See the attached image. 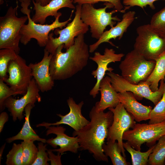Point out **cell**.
<instances>
[{
  "instance_id": "obj_39",
  "label": "cell",
  "mask_w": 165,
  "mask_h": 165,
  "mask_svg": "<svg viewBox=\"0 0 165 165\" xmlns=\"http://www.w3.org/2000/svg\"><path fill=\"white\" fill-rule=\"evenodd\" d=\"M6 145V144L5 143L3 145H2V147H1L0 148V164H1V160L2 159V155L3 154V153L4 149V148H5V146Z\"/></svg>"
},
{
  "instance_id": "obj_31",
  "label": "cell",
  "mask_w": 165,
  "mask_h": 165,
  "mask_svg": "<svg viewBox=\"0 0 165 165\" xmlns=\"http://www.w3.org/2000/svg\"><path fill=\"white\" fill-rule=\"evenodd\" d=\"M6 157V165H22L23 149L21 144L13 143Z\"/></svg>"
},
{
  "instance_id": "obj_15",
  "label": "cell",
  "mask_w": 165,
  "mask_h": 165,
  "mask_svg": "<svg viewBox=\"0 0 165 165\" xmlns=\"http://www.w3.org/2000/svg\"><path fill=\"white\" fill-rule=\"evenodd\" d=\"M67 103L70 109L69 112L64 116L57 114V115L61 118L59 121L53 123L43 122L37 124L36 127H46L64 124L69 125L74 130L77 131L89 123L90 121L82 114V108L84 104L83 101L77 104L72 97H69L67 100Z\"/></svg>"
},
{
  "instance_id": "obj_13",
  "label": "cell",
  "mask_w": 165,
  "mask_h": 165,
  "mask_svg": "<svg viewBox=\"0 0 165 165\" xmlns=\"http://www.w3.org/2000/svg\"><path fill=\"white\" fill-rule=\"evenodd\" d=\"M124 54L123 53H116L112 49L106 48L103 54L98 52H95L94 56L90 57L89 59L95 62L97 68L91 72L92 75L96 79L97 81L94 86L90 92V95L95 98L99 93L100 82L104 77L106 72H112L114 69L112 67H108V64L112 62L121 61Z\"/></svg>"
},
{
  "instance_id": "obj_25",
  "label": "cell",
  "mask_w": 165,
  "mask_h": 165,
  "mask_svg": "<svg viewBox=\"0 0 165 165\" xmlns=\"http://www.w3.org/2000/svg\"><path fill=\"white\" fill-rule=\"evenodd\" d=\"M123 147L130 154L133 165H146L148 163L149 157L152 152L155 145L147 151L141 152L133 148L127 142H123Z\"/></svg>"
},
{
  "instance_id": "obj_5",
  "label": "cell",
  "mask_w": 165,
  "mask_h": 165,
  "mask_svg": "<svg viewBox=\"0 0 165 165\" xmlns=\"http://www.w3.org/2000/svg\"><path fill=\"white\" fill-rule=\"evenodd\" d=\"M82 5L77 4L76 7L75 15L73 20L68 24L64 28L55 29L54 33L59 35L57 38H54L53 33L49 34V39L45 49L50 54L53 55L58 47L64 45V48L66 50L72 45L75 38L81 34H84L89 30V26L85 24L81 18Z\"/></svg>"
},
{
  "instance_id": "obj_9",
  "label": "cell",
  "mask_w": 165,
  "mask_h": 165,
  "mask_svg": "<svg viewBox=\"0 0 165 165\" xmlns=\"http://www.w3.org/2000/svg\"><path fill=\"white\" fill-rule=\"evenodd\" d=\"M164 135L165 121L156 124L136 123L132 130L124 133L123 139L135 149L140 151L143 143L151 147Z\"/></svg>"
},
{
  "instance_id": "obj_40",
  "label": "cell",
  "mask_w": 165,
  "mask_h": 165,
  "mask_svg": "<svg viewBox=\"0 0 165 165\" xmlns=\"http://www.w3.org/2000/svg\"><path fill=\"white\" fill-rule=\"evenodd\" d=\"M19 1L21 2V3H30L31 1L32 0H19ZM0 4H2L3 2V1L2 0H0Z\"/></svg>"
},
{
  "instance_id": "obj_3",
  "label": "cell",
  "mask_w": 165,
  "mask_h": 165,
  "mask_svg": "<svg viewBox=\"0 0 165 165\" xmlns=\"http://www.w3.org/2000/svg\"><path fill=\"white\" fill-rule=\"evenodd\" d=\"M105 6L96 9L93 5L85 4L82 5L81 18L82 21L90 27L91 37L98 39L104 31L106 27L109 26L112 27L116 21L121 19L117 16H113V14L118 11L114 9L110 12H107L108 8H113L112 4L107 2L104 4Z\"/></svg>"
},
{
  "instance_id": "obj_6",
  "label": "cell",
  "mask_w": 165,
  "mask_h": 165,
  "mask_svg": "<svg viewBox=\"0 0 165 165\" xmlns=\"http://www.w3.org/2000/svg\"><path fill=\"white\" fill-rule=\"evenodd\" d=\"M20 11L28 17V22L24 24L20 31L21 38L20 42L26 45L32 38L36 39L38 45L41 47H45L49 39L50 32L54 29L60 28L62 29L71 20V17L73 10H72L70 18L67 20L60 22L59 18L62 13L59 12L58 15L55 18L54 21L50 24H42L34 22L30 17L31 10L28 7H22Z\"/></svg>"
},
{
  "instance_id": "obj_29",
  "label": "cell",
  "mask_w": 165,
  "mask_h": 165,
  "mask_svg": "<svg viewBox=\"0 0 165 165\" xmlns=\"http://www.w3.org/2000/svg\"><path fill=\"white\" fill-rule=\"evenodd\" d=\"M165 83V79L164 80ZM148 124H156L165 121V88L160 101L151 111Z\"/></svg>"
},
{
  "instance_id": "obj_41",
  "label": "cell",
  "mask_w": 165,
  "mask_h": 165,
  "mask_svg": "<svg viewBox=\"0 0 165 165\" xmlns=\"http://www.w3.org/2000/svg\"><path fill=\"white\" fill-rule=\"evenodd\" d=\"M164 165H165V162H164Z\"/></svg>"
},
{
  "instance_id": "obj_10",
  "label": "cell",
  "mask_w": 165,
  "mask_h": 165,
  "mask_svg": "<svg viewBox=\"0 0 165 165\" xmlns=\"http://www.w3.org/2000/svg\"><path fill=\"white\" fill-rule=\"evenodd\" d=\"M107 74L110 78L112 85L117 92H131L135 97L145 98L152 101L155 105L160 101L164 92V80L160 81L158 90L153 92L150 88L149 84L146 81L134 84L112 72H108Z\"/></svg>"
},
{
  "instance_id": "obj_27",
  "label": "cell",
  "mask_w": 165,
  "mask_h": 165,
  "mask_svg": "<svg viewBox=\"0 0 165 165\" xmlns=\"http://www.w3.org/2000/svg\"><path fill=\"white\" fill-rule=\"evenodd\" d=\"M23 149L22 165H32L35 161L38 152L34 141H23L21 142Z\"/></svg>"
},
{
  "instance_id": "obj_12",
  "label": "cell",
  "mask_w": 165,
  "mask_h": 165,
  "mask_svg": "<svg viewBox=\"0 0 165 165\" xmlns=\"http://www.w3.org/2000/svg\"><path fill=\"white\" fill-rule=\"evenodd\" d=\"M108 109L113 113V120L108 131L107 141L113 142L117 141L121 153L125 157V149L123 145V136L124 133L130 128H133L136 124L133 116L119 103L115 108Z\"/></svg>"
},
{
  "instance_id": "obj_21",
  "label": "cell",
  "mask_w": 165,
  "mask_h": 165,
  "mask_svg": "<svg viewBox=\"0 0 165 165\" xmlns=\"http://www.w3.org/2000/svg\"><path fill=\"white\" fill-rule=\"evenodd\" d=\"M101 94L100 101L94 106L97 112H104L107 108L115 107L120 102L118 93L112 86L109 76L104 77L101 81L99 86Z\"/></svg>"
},
{
  "instance_id": "obj_19",
  "label": "cell",
  "mask_w": 165,
  "mask_h": 165,
  "mask_svg": "<svg viewBox=\"0 0 165 165\" xmlns=\"http://www.w3.org/2000/svg\"><path fill=\"white\" fill-rule=\"evenodd\" d=\"M33 9L35 13L31 18L35 23L43 24L46 18L49 16L55 18L58 15V10L63 8L67 7L74 9L73 0H51L47 5L42 6L33 0Z\"/></svg>"
},
{
  "instance_id": "obj_24",
  "label": "cell",
  "mask_w": 165,
  "mask_h": 165,
  "mask_svg": "<svg viewBox=\"0 0 165 165\" xmlns=\"http://www.w3.org/2000/svg\"><path fill=\"white\" fill-rule=\"evenodd\" d=\"M105 154L109 156L113 165H128L130 164L126 160L125 157L121 155V151L118 142L107 141L102 145Z\"/></svg>"
},
{
  "instance_id": "obj_2",
  "label": "cell",
  "mask_w": 165,
  "mask_h": 165,
  "mask_svg": "<svg viewBox=\"0 0 165 165\" xmlns=\"http://www.w3.org/2000/svg\"><path fill=\"white\" fill-rule=\"evenodd\" d=\"M89 116V123L80 130H74L72 136L78 138L80 150H88L97 161L108 162V157L103 152L102 145L112 123L113 113L109 110L106 112H97L94 106Z\"/></svg>"
},
{
  "instance_id": "obj_28",
  "label": "cell",
  "mask_w": 165,
  "mask_h": 165,
  "mask_svg": "<svg viewBox=\"0 0 165 165\" xmlns=\"http://www.w3.org/2000/svg\"><path fill=\"white\" fill-rule=\"evenodd\" d=\"M17 54L13 50L2 49L0 50V79L3 81L7 78L8 67L10 61L16 58Z\"/></svg>"
},
{
  "instance_id": "obj_1",
  "label": "cell",
  "mask_w": 165,
  "mask_h": 165,
  "mask_svg": "<svg viewBox=\"0 0 165 165\" xmlns=\"http://www.w3.org/2000/svg\"><path fill=\"white\" fill-rule=\"evenodd\" d=\"M64 47V44L59 46L51 59L50 73L54 80L72 77L86 66L90 57L83 34L77 36L74 44L65 52L62 51Z\"/></svg>"
},
{
  "instance_id": "obj_14",
  "label": "cell",
  "mask_w": 165,
  "mask_h": 165,
  "mask_svg": "<svg viewBox=\"0 0 165 165\" xmlns=\"http://www.w3.org/2000/svg\"><path fill=\"white\" fill-rule=\"evenodd\" d=\"M40 90L34 78L32 79L26 94L20 98L16 99L12 96L7 98L4 106L10 112L13 121L17 119L22 120L24 117L23 112L26 106L29 104L35 105L37 101L40 102L42 98L39 94Z\"/></svg>"
},
{
  "instance_id": "obj_18",
  "label": "cell",
  "mask_w": 165,
  "mask_h": 165,
  "mask_svg": "<svg viewBox=\"0 0 165 165\" xmlns=\"http://www.w3.org/2000/svg\"><path fill=\"white\" fill-rule=\"evenodd\" d=\"M135 13L134 11L125 13L123 15L122 20L118 22L115 26L104 31L96 42L89 46L90 53L94 52L100 45L104 42L108 43L112 46L118 48L110 40L112 39H115L117 38L119 40L122 38L124 33L134 20Z\"/></svg>"
},
{
  "instance_id": "obj_23",
  "label": "cell",
  "mask_w": 165,
  "mask_h": 165,
  "mask_svg": "<svg viewBox=\"0 0 165 165\" xmlns=\"http://www.w3.org/2000/svg\"><path fill=\"white\" fill-rule=\"evenodd\" d=\"M155 61L154 68L145 81L149 84L150 88L153 92L158 90L160 81L165 79V51Z\"/></svg>"
},
{
  "instance_id": "obj_4",
  "label": "cell",
  "mask_w": 165,
  "mask_h": 165,
  "mask_svg": "<svg viewBox=\"0 0 165 165\" xmlns=\"http://www.w3.org/2000/svg\"><path fill=\"white\" fill-rule=\"evenodd\" d=\"M18 7L10 6L5 15L0 17V49H12L18 54L20 50V31L28 18L27 15L17 16Z\"/></svg>"
},
{
  "instance_id": "obj_36",
  "label": "cell",
  "mask_w": 165,
  "mask_h": 165,
  "mask_svg": "<svg viewBox=\"0 0 165 165\" xmlns=\"http://www.w3.org/2000/svg\"><path fill=\"white\" fill-rule=\"evenodd\" d=\"M48 156L50 160L51 165H61V157L62 154L57 152V155L54 154L53 151L50 149L47 150Z\"/></svg>"
},
{
  "instance_id": "obj_34",
  "label": "cell",
  "mask_w": 165,
  "mask_h": 165,
  "mask_svg": "<svg viewBox=\"0 0 165 165\" xmlns=\"http://www.w3.org/2000/svg\"><path fill=\"white\" fill-rule=\"evenodd\" d=\"M157 0H123V4L125 6L124 10L125 11L130 7L136 6L143 9L147 5L152 9H154L155 7L154 2Z\"/></svg>"
},
{
  "instance_id": "obj_35",
  "label": "cell",
  "mask_w": 165,
  "mask_h": 165,
  "mask_svg": "<svg viewBox=\"0 0 165 165\" xmlns=\"http://www.w3.org/2000/svg\"><path fill=\"white\" fill-rule=\"evenodd\" d=\"M109 2L113 6L115 9L118 12L124 13L123 7L121 2V0H73V3L83 5L85 4H90L93 5L99 2Z\"/></svg>"
},
{
  "instance_id": "obj_11",
  "label": "cell",
  "mask_w": 165,
  "mask_h": 165,
  "mask_svg": "<svg viewBox=\"0 0 165 165\" xmlns=\"http://www.w3.org/2000/svg\"><path fill=\"white\" fill-rule=\"evenodd\" d=\"M9 75L3 81L17 95H24L32 79L31 70L26 61L17 54L9 62L7 69Z\"/></svg>"
},
{
  "instance_id": "obj_17",
  "label": "cell",
  "mask_w": 165,
  "mask_h": 165,
  "mask_svg": "<svg viewBox=\"0 0 165 165\" xmlns=\"http://www.w3.org/2000/svg\"><path fill=\"white\" fill-rule=\"evenodd\" d=\"M52 55L44 49L41 61L37 63H30L29 64L31 70L32 76L42 92L51 90L54 86V80L50 74L49 69Z\"/></svg>"
},
{
  "instance_id": "obj_20",
  "label": "cell",
  "mask_w": 165,
  "mask_h": 165,
  "mask_svg": "<svg viewBox=\"0 0 165 165\" xmlns=\"http://www.w3.org/2000/svg\"><path fill=\"white\" fill-rule=\"evenodd\" d=\"M118 96L120 102L133 116L136 121L140 122L149 119L150 113L152 109V107L139 102L134 94L130 91L118 93Z\"/></svg>"
},
{
  "instance_id": "obj_30",
  "label": "cell",
  "mask_w": 165,
  "mask_h": 165,
  "mask_svg": "<svg viewBox=\"0 0 165 165\" xmlns=\"http://www.w3.org/2000/svg\"><path fill=\"white\" fill-rule=\"evenodd\" d=\"M150 24L157 34L165 38V7L152 16Z\"/></svg>"
},
{
  "instance_id": "obj_33",
  "label": "cell",
  "mask_w": 165,
  "mask_h": 165,
  "mask_svg": "<svg viewBox=\"0 0 165 165\" xmlns=\"http://www.w3.org/2000/svg\"><path fill=\"white\" fill-rule=\"evenodd\" d=\"M4 82L0 79V111L2 112L5 108L4 102L9 97L17 95V93L7 86Z\"/></svg>"
},
{
  "instance_id": "obj_32",
  "label": "cell",
  "mask_w": 165,
  "mask_h": 165,
  "mask_svg": "<svg viewBox=\"0 0 165 165\" xmlns=\"http://www.w3.org/2000/svg\"><path fill=\"white\" fill-rule=\"evenodd\" d=\"M44 143L40 141L38 143V152L36 159L32 165H49L48 162L50 161L48 153L46 151V144L44 145Z\"/></svg>"
},
{
  "instance_id": "obj_22",
  "label": "cell",
  "mask_w": 165,
  "mask_h": 165,
  "mask_svg": "<svg viewBox=\"0 0 165 165\" xmlns=\"http://www.w3.org/2000/svg\"><path fill=\"white\" fill-rule=\"evenodd\" d=\"M35 105L29 104L24 108L25 120L20 131L16 135L6 139V142L10 143L17 140L35 141L46 142V140L40 138L31 128L29 122V117L32 109Z\"/></svg>"
},
{
  "instance_id": "obj_38",
  "label": "cell",
  "mask_w": 165,
  "mask_h": 165,
  "mask_svg": "<svg viewBox=\"0 0 165 165\" xmlns=\"http://www.w3.org/2000/svg\"><path fill=\"white\" fill-rule=\"evenodd\" d=\"M35 2L42 6L47 5L51 0H35Z\"/></svg>"
},
{
  "instance_id": "obj_8",
  "label": "cell",
  "mask_w": 165,
  "mask_h": 165,
  "mask_svg": "<svg viewBox=\"0 0 165 165\" xmlns=\"http://www.w3.org/2000/svg\"><path fill=\"white\" fill-rule=\"evenodd\" d=\"M136 31L134 50L146 59L155 61L165 51V38L157 34L150 24L138 27Z\"/></svg>"
},
{
  "instance_id": "obj_7",
  "label": "cell",
  "mask_w": 165,
  "mask_h": 165,
  "mask_svg": "<svg viewBox=\"0 0 165 165\" xmlns=\"http://www.w3.org/2000/svg\"><path fill=\"white\" fill-rule=\"evenodd\" d=\"M156 64V61L146 59L133 50L128 52L121 62L119 68L121 76L127 81L138 84L145 81Z\"/></svg>"
},
{
  "instance_id": "obj_26",
  "label": "cell",
  "mask_w": 165,
  "mask_h": 165,
  "mask_svg": "<svg viewBox=\"0 0 165 165\" xmlns=\"http://www.w3.org/2000/svg\"><path fill=\"white\" fill-rule=\"evenodd\" d=\"M155 145L152 152L148 158L150 165H163L165 161V135L161 137Z\"/></svg>"
},
{
  "instance_id": "obj_37",
  "label": "cell",
  "mask_w": 165,
  "mask_h": 165,
  "mask_svg": "<svg viewBox=\"0 0 165 165\" xmlns=\"http://www.w3.org/2000/svg\"><path fill=\"white\" fill-rule=\"evenodd\" d=\"M9 120V116L7 113L4 112L0 114V133L3 128L5 123Z\"/></svg>"
},
{
  "instance_id": "obj_16",
  "label": "cell",
  "mask_w": 165,
  "mask_h": 165,
  "mask_svg": "<svg viewBox=\"0 0 165 165\" xmlns=\"http://www.w3.org/2000/svg\"><path fill=\"white\" fill-rule=\"evenodd\" d=\"M45 128L47 129L46 135L52 134L57 136L55 138H52L46 141L48 144L54 148H56L57 146L60 147L58 149H51L53 152H59L61 154L67 151L75 153L78 152L80 148L78 138L76 137L68 136L64 133L66 129L63 127L51 126Z\"/></svg>"
}]
</instances>
